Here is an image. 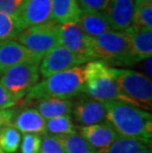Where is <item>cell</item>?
Wrapping results in <instances>:
<instances>
[{
  "label": "cell",
  "instance_id": "cell-34",
  "mask_svg": "<svg viewBox=\"0 0 152 153\" xmlns=\"http://www.w3.org/2000/svg\"><path fill=\"white\" fill-rule=\"evenodd\" d=\"M0 153H4V152H3V151L1 150V149H0Z\"/></svg>",
  "mask_w": 152,
  "mask_h": 153
},
{
  "label": "cell",
  "instance_id": "cell-32",
  "mask_svg": "<svg viewBox=\"0 0 152 153\" xmlns=\"http://www.w3.org/2000/svg\"><path fill=\"white\" fill-rule=\"evenodd\" d=\"M145 60V71H146V76L151 79V57L146 58Z\"/></svg>",
  "mask_w": 152,
  "mask_h": 153
},
{
  "label": "cell",
  "instance_id": "cell-19",
  "mask_svg": "<svg viewBox=\"0 0 152 153\" xmlns=\"http://www.w3.org/2000/svg\"><path fill=\"white\" fill-rule=\"evenodd\" d=\"M73 103L68 99L50 98L38 102L37 110L44 120L61 115H70L72 112Z\"/></svg>",
  "mask_w": 152,
  "mask_h": 153
},
{
  "label": "cell",
  "instance_id": "cell-18",
  "mask_svg": "<svg viewBox=\"0 0 152 153\" xmlns=\"http://www.w3.org/2000/svg\"><path fill=\"white\" fill-rule=\"evenodd\" d=\"M80 13L78 0H51V20L59 24L77 22Z\"/></svg>",
  "mask_w": 152,
  "mask_h": 153
},
{
  "label": "cell",
  "instance_id": "cell-2",
  "mask_svg": "<svg viewBox=\"0 0 152 153\" xmlns=\"http://www.w3.org/2000/svg\"><path fill=\"white\" fill-rule=\"evenodd\" d=\"M86 63L53 73L35 84L24 96L25 104L38 103L50 98L69 99L83 93L86 82Z\"/></svg>",
  "mask_w": 152,
  "mask_h": 153
},
{
  "label": "cell",
  "instance_id": "cell-27",
  "mask_svg": "<svg viewBox=\"0 0 152 153\" xmlns=\"http://www.w3.org/2000/svg\"><path fill=\"white\" fill-rule=\"evenodd\" d=\"M40 153H65V150L54 135H44L41 142Z\"/></svg>",
  "mask_w": 152,
  "mask_h": 153
},
{
  "label": "cell",
  "instance_id": "cell-35",
  "mask_svg": "<svg viewBox=\"0 0 152 153\" xmlns=\"http://www.w3.org/2000/svg\"><path fill=\"white\" fill-rule=\"evenodd\" d=\"M147 1H152V0H147Z\"/></svg>",
  "mask_w": 152,
  "mask_h": 153
},
{
  "label": "cell",
  "instance_id": "cell-1",
  "mask_svg": "<svg viewBox=\"0 0 152 153\" xmlns=\"http://www.w3.org/2000/svg\"><path fill=\"white\" fill-rule=\"evenodd\" d=\"M106 120L121 136L141 140L147 144L152 138V116L140 107L119 100L103 101Z\"/></svg>",
  "mask_w": 152,
  "mask_h": 153
},
{
  "label": "cell",
  "instance_id": "cell-15",
  "mask_svg": "<svg viewBox=\"0 0 152 153\" xmlns=\"http://www.w3.org/2000/svg\"><path fill=\"white\" fill-rule=\"evenodd\" d=\"M79 131L80 134L95 149L105 147L119 136L115 128L108 120L79 126Z\"/></svg>",
  "mask_w": 152,
  "mask_h": 153
},
{
  "label": "cell",
  "instance_id": "cell-29",
  "mask_svg": "<svg viewBox=\"0 0 152 153\" xmlns=\"http://www.w3.org/2000/svg\"><path fill=\"white\" fill-rule=\"evenodd\" d=\"M24 0H0V11L17 17Z\"/></svg>",
  "mask_w": 152,
  "mask_h": 153
},
{
  "label": "cell",
  "instance_id": "cell-8",
  "mask_svg": "<svg viewBox=\"0 0 152 153\" xmlns=\"http://www.w3.org/2000/svg\"><path fill=\"white\" fill-rule=\"evenodd\" d=\"M88 62L86 58L74 53L62 45H59L43 56L40 62V74L44 78L59 71Z\"/></svg>",
  "mask_w": 152,
  "mask_h": 153
},
{
  "label": "cell",
  "instance_id": "cell-7",
  "mask_svg": "<svg viewBox=\"0 0 152 153\" xmlns=\"http://www.w3.org/2000/svg\"><path fill=\"white\" fill-rule=\"evenodd\" d=\"M41 61H27L9 67L0 77V83L21 100L40 79Z\"/></svg>",
  "mask_w": 152,
  "mask_h": 153
},
{
  "label": "cell",
  "instance_id": "cell-24",
  "mask_svg": "<svg viewBox=\"0 0 152 153\" xmlns=\"http://www.w3.org/2000/svg\"><path fill=\"white\" fill-rule=\"evenodd\" d=\"M23 30L16 16L0 11V42L13 40Z\"/></svg>",
  "mask_w": 152,
  "mask_h": 153
},
{
  "label": "cell",
  "instance_id": "cell-13",
  "mask_svg": "<svg viewBox=\"0 0 152 153\" xmlns=\"http://www.w3.org/2000/svg\"><path fill=\"white\" fill-rule=\"evenodd\" d=\"M127 31L130 38V63L143 61L152 55V28H137L131 25Z\"/></svg>",
  "mask_w": 152,
  "mask_h": 153
},
{
  "label": "cell",
  "instance_id": "cell-33",
  "mask_svg": "<svg viewBox=\"0 0 152 153\" xmlns=\"http://www.w3.org/2000/svg\"><path fill=\"white\" fill-rule=\"evenodd\" d=\"M136 153H151L150 149H148V147H145V148H142L140 150H138Z\"/></svg>",
  "mask_w": 152,
  "mask_h": 153
},
{
  "label": "cell",
  "instance_id": "cell-17",
  "mask_svg": "<svg viewBox=\"0 0 152 153\" xmlns=\"http://www.w3.org/2000/svg\"><path fill=\"white\" fill-rule=\"evenodd\" d=\"M77 23L87 35L93 38L113 30L103 10L81 9Z\"/></svg>",
  "mask_w": 152,
  "mask_h": 153
},
{
  "label": "cell",
  "instance_id": "cell-5",
  "mask_svg": "<svg viewBox=\"0 0 152 153\" xmlns=\"http://www.w3.org/2000/svg\"><path fill=\"white\" fill-rule=\"evenodd\" d=\"M84 93L100 101L119 100L128 102L110 72L107 63L101 60H90L86 63V82Z\"/></svg>",
  "mask_w": 152,
  "mask_h": 153
},
{
  "label": "cell",
  "instance_id": "cell-14",
  "mask_svg": "<svg viewBox=\"0 0 152 153\" xmlns=\"http://www.w3.org/2000/svg\"><path fill=\"white\" fill-rule=\"evenodd\" d=\"M71 113H73L76 122L83 126L93 125L106 119V109L103 101L92 97L80 100L75 105L73 104Z\"/></svg>",
  "mask_w": 152,
  "mask_h": 153
},
{
  "label": "cell",
  "instance_id": "cell-12",
  "mask_svg": "<svg viewBox=\"0 0 152 153\" xmlns=\"http://www.w3.org/2000/svg\"><path fill=\"white\" fill-rule=\"evenodd\" d=\"M17 18L23 30L51 21V0H24Z\"/></svg>",
  "mask_w": 152,
  "mask_h": 153
},
{
  "label": "cell",
  "instance_id": "cell-22",
  "mask_svg": "<svg viewBox=\"0 0 152 153\" xmlns=\"http://www.w3.org/2000/svg\"><path fill=\"white\" fill-rule=\"evenodd\" d=\"M132 25L137 28H152V1L135 0Z\"/></svg>",
  "mask_w": 152,
  "mask_h": 153
},
{
  "label": "cell",
  "instance_id": "cell-9",
  "mask_svg": "<svg viewBox=\"0 0 152 153\" xmlns=\"http://www.w3.org/2000/svg\"><path fill=\"white\" fill-rule=\"evenodd\" d=\"M60 45L87 60L93 59V37L82 30L77 22L60 24Z\"/></svg>",
  "mask_w": 152,
  "mask_h": 153
},
{
  "label": "cell",
  "instance_id": "cell-3",
  "mask_svg": "<svg viewBox=\"0 0 152 153\" xmlns=\"http://www.w3.org/2000/svg\"><path fill=\"white\" fill-rule=\"evenodd\" d=\"M119 91L128 102L142 109H151L152 84L150 78L136 71L125 68L109 67Z\"/></svg>",
  "mask_w": 152,
  "mask_h": 153
},
{
  "label": "cell",
  "instance_id": "cell-6",
  "mask_svg": "<svg viewBox=\"0 0 152 153\" xmlns=\"http://www.w3.org/2000/svg\"><path fill=\"white\" fill-rule=\"evenodd\" d=\"M60 24L51 20L25 28L20 32L17 41L43 58L48 51L60 45Z\"/></svg>",
  "mask_w": 152,
  "mask_h": 153
},
{
  "label": "cell",
  "instance_id": "cell-10",
  "mask_svg": "<svg viewBox=\"0 0 152 153\" xmlns=\"http://www.w3.org/2000/svg\"><path fill=\"white\" fill-rule=\"evenodd\" d=\"M42 57L31 51L18 41L0 42V73L16 64L27 61H41Z\"/></svg>",
  "mask_w": 152,
  "mask_h": 153
},
{
  "label": "cell",
  "instance_id": "cell-30",
  "mask_svg": "<svg viewBox=\"0 0 152 153\" xmlns=\"http://www.w3.org/2000/svg\"><path fill=\"white\" fill-rule=\"evenodd\" d=\"M107 0H78L81 9L88 10H103Z\"/></svg>",
  "mask_w": 152,
  "mask_h": 153
},
{
  "label": "cell",
  "instance_id": "cell-28",
  "mask_svg": "<svg viewBox=\"0 0 152 153\" xmlns=\"http://www.w3.org/2000/svg\"><path fill=\"white\" fill-rule=\"evenodd\" d=\"M18 98L13 95L9 90L0 83V110L3 109H9L14 107L16 104L19 102Z\"/></svg>",
  "mask_w": 152,
  "mask_h": 153
},
{
  "label": "cell",
  "instance_id": "cell-11",
  "mask_svg": "<svg viewBox=\"0 0 152 153\" xmlns=\"http://www.w3.org/2000/svg\"><path fill=\"white\" fill-rule=\"evenodd\" d=\"M135 0H107L103 8L113 30L125 31L132 25Z\"/></svg>",
  "mask_w": 152,
  "mask_h": 153
},
{
  "label": "cell",
  "instance_id": "cell-31",
  "mask_svg": "<svg viewBox=\"0 0 152 153\" xmlns=\"http://www.w3.org/2000/svg\"><path fill=\"white\" fill-rule=\"evenodd\" d=\"M15 114L16 111L11 108L0 110V128L6 125H9Z\"/></svg>",
  "mask_w": 152,
  "mask_h": 153
},
{
  "label": "cell",
  "instance_id": "cell-37",
  "mask_svg": "<svg viewBox=\"0 0 152 153\" xmlns=\"http://www.w3.org/2000/svg\"><path fill=\"white\" fill-rule=\"evenodd\" d=\"M95 153H98V152H97V151H96V152H95Z\"/></svg>",
  "mask_w": 152,
  "mask_h": 153
},
{
  "label": "cell",
  "instance_id": "cell-36",
  "mask_svg": "<svg viewBox=\"0 0 152 153\" xmlns=\"http://www.w3.org/2000/svg\"><path fill=\"white\" fill-rule=\"evenodd\" d=\"M1 75H2V74H1V73H0V77H1Z\"/></svg>",
  "mask_w": 152,
  "mask_h": 153
},
{
  "label": "cell",
  "instance_id": "cell-20",
  "mask_svg": "<svg viewBox=\"0 0 152 153\" xmlns=\"http://www.w3.org/2000/svg\"><path fill=\"white\" fill-rule=\"evenodd\" d=\"M148 147V144L137 139L118 136L115 140L103 148H100L98 153H136L142 148Z\"/></svg>",
  "mask_w": 152,
  "mask_h": 153
},
{
  "label": "cell",
  "instance_id": "cell-16",
  "mask_svg": "<svg viewBox=\"0 0 152 153\" xmlns=\"http://www.w3.org/2000/svg\"><path fill=\"white\" fill-rule=\"evenodd\" d=\"M9 125L22 133L47 134L46 120L36 109H25L16 113Z\"/></svg>",
  "mask_w": 152,
  "mask_h": 153
},
{
  "label": "cell",
  "instance_id": "cell-4",
  "mask_svg": "<svg viewBox=\"0 0 152 153\" xmlns=\"http://www.w3.org/2000/svg\"><path fill=\"white\" fill-rule=\"evenodd\" d=\"M130 38L127 31L109 32L93 38V59L105 63H130Z\"/></svg>",
  "mask_w": 152,
  "mask_h": 153
},
{
  "label": "cell",
  "instance_id": "cell-26",
  "mask_svg": "<svg viewBox=\"0 0 152 153\" xmlns=\"http://www.w3.org/2000/svg\"><path fill=\"white\" fill-rule=\"evenodd\" d=\"M42 137L38 133H24L21 153H40Z\"/></svg>",
  "mask_w": 152,
  "mask_h": 153
},
{
  "label": "cell",
  "instance_id": "cell-25",
  "mask_svg": "<svg viewBox=\"0 0 152 153\" xmlns=\"http://www.w3.org/2000/svg\"><path fill=\"white\" fill-rule=\"evenodd\" d=\"M21 143L20 131L11 125H6L0 128V149L6 153L17 151Z\"/></svg>",
  "mask_w": 152,
  "mask_h": 153
},
{
  "label": "cell",
  "instance_id": "cell-23",
  "mask_svg": "<svg viewBox=\"0 0 152 153\" xmlns=\"http://www.w3.org/2000/svg\"><path fill=\"white\" fill-rule=\"evenodd\" d=\"M46 131L53 135L67 134L76 131L70 115H61L46 120Z\"/></svg>",
  "mask_w": 152,
  "mask_h": 153
},
{
  "label": "cell",
  "instance_id": "cell-21",
  "mask_svg": "<svg viewBox=\"0 0 152 153\" xmlns=\"http://www.w3.org/2000/svg\"><path fill=\"white\" fill-rule=\"evenodd\" d=\"M54 136L62 144L65 153H95L97 151L80 133L76 131Z\"/></svg>",
  "mask_w": 152,
  "mask_h": 153
}]
</instances>
